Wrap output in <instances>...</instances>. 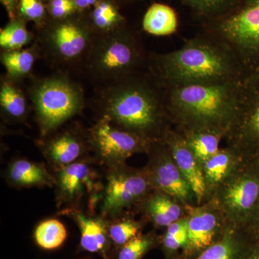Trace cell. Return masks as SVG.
I'll use <instances>...</instances> for the list:
<instances>
[{"label":"cell","mask_w":259,"mask_h":259,"mask_svg":"<svg viewBox=\"0 0 259 259\" xmlns=\"http://www.w3.org/2000/svg\"><path fill=\"white\" fill-rule=\"evenodd\" d=\"M161 237L156 233L139 234L119 248L116 259H141L160 245Z\"/></svg>","instance_id":"obj_31"},{"label":"cell","mask_w":259,"mask_h":259,"mask_svg":"<svg viewBox=\"0 0 259 259\" xmlns=\"http://www.w3.org/2000/svg\"><path fill=\"white\" fill-rule=\"evenodd\" d=\"M78 9L83 10L93 8L97 4L98 0H74Z\"/></svg>","instance_id":"obj_37"},{"label":"cell","mask_w":259,"mask_h":259,"mask_svg":"<svg viewBox=\"0 0 259 259\" xmlns=\"http://www.w3.org/2000/svg\"><path fill=\"white\" fill-rule=\"evenodd\" d=\"M254 241L245 228L226 222L221 238L194 259H245Z\"/></svg>","instance_id":"obj_18"},{"label":"cell","mask_w":259,"mask_h":259,"mask_svg":"<svg viewBox=\"0 0 259 259\" xmlns=\"http://www.w3.org/2000/svg\"><path fill=\"white\" fill-rule=\"evenodd\" d=\"M148 70L162 88L241 81L244 70L222 42L203 31L177 50L148 56Z\"/></svg>","instance_id":"obj_2"},{"label":"cell","mask_w":259,"mask_h":259,"mask_svg":"<svg viewBox=\"0 0 259 259\" xmlns=\"http://www.w3.org/2000/svg\"><path fill=\"white\" fill-rule=\"evenodd\" d=\"M37 29L35 41L42 57L51 66L66 73L83 67L96 37L89 20L74 15L63 20L51 19Z\"/></svg>","instance_id":"obj_6"},{"label":"cell","mask_w":259,"mask_h":259,"mask_svg":"<svg viewBox=\"0 0 259 259\" xmlns=\"http://www.w3.org/2000/svg\"><path fill=\"white\" fill-rule=\"evenodd\" d=\"M38 146L49 166L55 171L89 157L88 153L92 151L88 129L79 125L60 127L41 138Z\"/></svg>","instance_id":"obj_14"},{"label":"cell","mask_w":259,"mask_h":259,"mask_svg":"<svg viewBox=\"0 0 259 259\" xmlns=\"http://www.w3.org/2000/svg\"><path fill=\"white\" fill-rule=\"evenodd\" d=\"M143 29L155 36H167L178 30L179 19L176 11L168 5L154 3L145 13Z\"/></svg>","instance_id":"obj_24"},{"label":"cell","mask_w":259,"mask_h":259,"mask_svg":"<svg viewBox=\"0 0 259 259\" xmlns=\"http://www.w3.org/2000/svg\"><path fill=\"white\" fill-rule=\"evenodd\" d=\"M242 161L213 196L226 222L245 228L259 202V165Z\"/></svg>","instance_id":"obj_8"},{"label":"cell","mask_w":259,"mask_h":259,"mask_svg":"<svg viewBox=\"0 0 259 259\" xmlns=\"http://www.w3.org/2000/svg\"><path fill=\"white\" fill-rule=\"evenodd\" d=\"M141 223L131 219L115 218L108 221V233L112 245L117 250L122 245L141 233Z\"/></svg>","instance_id":"obj_32"},{"label":"cell","mask_w":259,"mask_h":259,"mask_svg":"<svg viewBox=\"0 0 259 259\" xmlns=\"http://www.w3.org/2000/svg\"><path fill=\"white\" fill-rule=\"evenodd\" d=\"M202 30L232 51L246 76L259 59V0H241L226 14L203 22Z\"/></svg>","instance_id":"obj_7"},{"label":"cell","mask_w":259,"mask_h":259,"mask_svg":"<svg viewBox=\"0 0 259 259\" xmlns=\"http://www.w3.org/2000/svg\"><path fill=\"white\" fill-rule=\"evenodd\" d=\"M177 201L164 192L153 190L141 203L145 214L155 226L166 228L182 217V207Z\"/></svg>","instance_id":"obj_21"},{"label":"cell","mask_w":259,"mask_h":259,"mask_svg":"<svg viewBox=\"0 0 259 259\" xmlns=\"http://www.w3.org/2000/svg\"><path fill=\"white\" fill-rule=\"evenodd\" d=\"M67 238L66 227L61 221L49 219L39 223L34 231L35 243L44 250H55Z\"/></svg>","instance_id":"obj_29"},{"label":"cell","mask_w":259,"mask_h":259,"mask_svg":"<svg viewBox=\"0 0 259 259\" xmlns=\"http://www.w3.org/2000/svg\"><path fill=\"white\" fill-rule=\"evenodd\" d=\"M28 95L22 90L20 83L1 76L0 81V109L5 120L13 123H22L26 120L30 105Z\"/></svg>","instance_id":"obj_20"},{"label":"cell","mask_w":259,"mask_h":259,"mask_svg":"<svg viewBox=\"0 0 259 259\" xmlns=\"http://www.w3.org/2000/svg\"><path fill=\"white\" fill-rule=\"evenodd\" d=\"M245 259H259V239L255 240Z\"/></svg>","instance_id":"obj_38"},{"label":"cell","mask_w":259,"mask_h":259,"mask_svg":"<svg viewBox=\"0 0 259 259\" xmlns=\"http://www.w3.org/2000/svg\"><path fill=\"white\" fill-rule=\"evenodd\" d=\"M40 138L55 132L68 120L81 113L85 105L84 92L68 73L32 79L28 90Z\"/></svg>","instance_id":"obj_5"},{"label":"cell","mask_w":259,"mask_h":259,"mask_svg":"<svg viewBox=\"0 0 259 259\" xmlns=\"http://www.w3.org/2000/svg\"><path fill=\"white\" fill-rule=\"evenodd\" d=\"M181 133L201 166L221 149L220 143L226 137L223 133L206 130Z\"/></svg>","instance_id":"obj_26"},{"label":"cell","mask_w":259,"mask_h":259,"mask_svg":"<svg viewBox=\"0 0 259 259\" xmlns=\"http://www.w3.org/2000/svg\"><path fill=\"white\" fill-rule=\"evenodd\" d=\"M90 25L96 35L125 28V20L114 0H98L90 15Z\"/></svg>","instance_id":"obj_25"},{"label":"cell","mask_w":259,"mask_h":259,"mask_svg":"<svg viewBox=\"0 0 259 259\" xmlns=\"http://www.w3.org/2000/svg\"></svg>","instance_id":"obj_40"},{"label":"cell","mask_w":259,"mask_h":259,"mask_svg":"<svg viewBox=\"0 0 259 259\" xmlns=\"http://www.w3.org/2000/svg\"><path fill=\"white\" fill-rule=\"evenodd\" d=\"M93 104L98 117L151 143L171 128L163 88L147 69L117 82L97 88Z\"/></svg>","instance_id":"obj_1"},{"label":"cell","mask_w":259,"mask_h":259,"mask_svg":"<svg viewBox=\"0 0 259 259\" xmlns=\"http://www.w3.org/2000/svg\"><path fill=\"white\" fill-rule=\"evenodd\" d=\"M242 81L163 88L171 123L180 132L206 130L226 136L236 114Z\"/></svg>","instance_id":"obj_3"},{"label":"cell","mask_w":259,"mask_h":259,"mask_svg":"<svg viewBox=\"0 0 259 259\" xmlns=\"http://www.w3.org/2000/svg\"><path fill=\"white\" fill-rule=\"evenodd\" d=\"M225 139L241 157L259 161V89L250 76L241 81L236 114Z\"/></svg>","instance_id":"obj_10"},{"label":"cell","mask_w":259,"mask_h":259,"mask_svg":"<svg viewBox=\"0 0 259 259\" xmlns=\"http://www.w3.org/2000/svg\"><path fill=\"white\" fill-rule=\"evenodd\" d=\"M188 219V239L185 249L178 259H194L204 249L208 248L222 236L226 221H223L222 213L209 207H192Z\"/></svg>","instance_id":"obj_15"},{"label":"cell","mask_w":259,"mask_h":259,"mask_svg":"<svg viewBox=\"0 0 259 259\" xmlns=\"http://www.w3.org/2000/svg\"><path fill=\"white\" fill-rule=\"evenodd\" d=\"M166 228L160 241L163 254L166 259H178V252L185 249L188 239V219L180 218Z\"/></svg>","instance_id":"obj_28"},{"label":"cell","mask_w":259,"mask_h":259,"mask_svg":"<svg viewBox=\"0 0 259 259\" xmlns=\"http://www.w3.org/2000/svg\"><path fill=\"white\" fill-rule=\"evenodd\" d=\"M78 10L74 0H50L47 6L48 13L54 20L70 18Z\"/></svg>","instance_id":"obj_34"},{"label":"cell","mask_w":259,"mask_h":259,"mask_svg":"<svg viewBox=\"0 0 259 259\" xmlns=\"http://www.w3.org/2000/svg\"><path fill=\"white\" fill-rule=\"evenodd\" d=\"M61 213L67 214L77 225L81 234L80 245L83 250L99 253L103 259H110L112 243L109 236L108 221L102 217H90L79 209H67Z\"/></svg>","instance_id":"obj_17"},{"label":"cell","mask_w":259,"mask_h":259,"mask_svg":"<svg viewBox=\"0 0 259 259\" xmlns=\"http://www.w3.org/2000/svg\"><path fill=\"white\" fill-rule=\"evenodd\" d=\"M202 20L218 18L233 9L241 0H180Z\"/></svg>","instance_id":"obj_30"},{"label":"cell","mask_w":259,"mask_h":259,"mask_svg":"<svg viewBox=\"0 0 259 259\" xmlns=\"http://www.w3.org/2000/svg\"><path fill=\"white\" fill-rule=\"evenodd\" d=\"M241 156L230 147L220 149L202 166L207 197L214 195L241 160Z\"/></svg>","instance_id":"obj_22"},{"label":"cell","mask_w":259,"mask_h":259,"mask_svg":"<svg viewBox=\"0 0 259 259\" xmlns=\"http://www.w3.org/2000/svg\"><path fill=\"white\" fill-rule=\"evenodd\" d=\"M105 182L100 197L101 217L115 219L125 209L141 203L153 190L146 168H131L125 163L106 167Z\"/></svg>","instance_id":"obj_9"},{"label":"cell","mask_w":259,"mask_h":259,"mask_svg":"<svg viewBox=\"0 0 259 259\" xmlns=\"http://www.w3.org/2000/svg\"><path fill=\"white\" fill-rule=\"evenodd\" d=\"M88 132L95 159L106 167L125 163L126 159L136 153H148L153 144L121 128L106 117H98Z\"/></svg>","instance_id":"obj_11"},{"label":"cell","mask_w":259,"mask_h":259,"mask_svg":"<svg viewBox=\"0 0 259 259\" xmlns=\"http://www.w3.org/2000/svg\"><path fill=\"white\" fill-rule=\"evenodd\" d=\"M147 154L149 162L145 168L153 190L168 194L187 207L197 203L193 191L163 140L153 143Z\"/></svg>","instance_id":"obj_13"},{"label":"cell","mask_w":259,"mask_h":259,"mask_svg":"<svg viewBox=\"0 0 259 259\" xmlns=\"http://www.w3.org/2000/svg\"><path fill=\"white\" fill-rule=\"evenodd\" d=\"M95 160L83 158L56 171L54 186L58 208H62L61 211L78 209L85 197H90L91 209L100 201L104 183L93 166Z\"/></svg>","instance_id":"obj_12"},{"label":"cell","mask_w":259,"mask_h":259,"mask_svg":"<svg viewBox=\"0 0 259 259\" xmlns=\"http://www.w3.org/2000/svg\"><path fill=\"white\" fill-rule=\"evenodd\" d=\"M42 57L41 50L36 41L20 50L1 51L0 61L4 66L9 79L21 83L31 76L34 65Z\"/></svg>","instance_id":"obj_23"},{"label":"cell","mask_w":259,"mask_h":259,"mask_svg":"<svg viewBox=\"0 0 259 259\" xmlns=\"http://www.w3.org/2000/svg\"><path fill=\"white\" fill-rule=\"evenodd\" d=\"M117 1H118V0H117ZM119 1H120V2H131V1H135V0H119Z\"/></svg>","instance_id":"obj_39"},{"label":"cell","mask_w":259,"mask_h":259,"mask_svg":"<svg viewBox=\"0 0 259 259\" xmlns=\"http://www.w3.org/2000/svg\"><path fill=\"white\" fill-rule=\"evenodd\" d=\"M47 10L42 0H19L17 17L34 22L38 28L46 22Z\"/></svg>","instance_id":"obj_33"},{"label":"cell","mask_w":259,"mask_h":259,"mask_svg":"<svg viewBox=\"0 0 259 259\" xmlns=\"http://www.w3.org/2000/svg\"><path fill=\"white\" fill-rule=\"evenodd\" d=\"M6 180L16 188L54 186V177L42 163L18 158L12 161L6 171Z\"/></svg>","instance_id":"obj_19"},{"label":"cell","mask_w":259,"mask_h":259,"mask_svg":"<svg viewBox=\"0 0 259 259\" xmlns=\"http://www.w3.org/2000/svg\"><path fill=\"white\" fill-rule=\"evenodd\" d=\"M245 228L253 239H259V202Z\"/></svg>","instance_id":"obj_35"},{"label":"cell","mask_w":259,"mask_h":259,"mask_svg":"<svg viewBox=\"0 0 259 259\" xmlns=\"http://www.w3.org/2000/svg\"><path fill=\"white\" fill-rule=\"evenodd\" d=\"M35 37L29 31L25 20L15 18L10 20L0 30L1 51H15L25 49L35 42Z\"/></svg>","instance_id":"obj_27"},{"label":"cell","mask_w":259,"mask_h":259,"mask_svg":"<svg viewBox=\"0 0 259 259\" xmlns=\"http://www.w3.org/2000/svg\"><path fill=\"white\" fill-rule=\"evenodd\" d=\"M5 7L10 20L17 18V9H18L19 0H0Z\"/></svg>","instance_id":"obj_36"},{"label":"cell","mask_w":259,"mask_h":259,"mask_svg":"<svg viewBox=\"0 0 259 259\" xmlns=\"http://www.w3.org/2000/svg\"><path fill=\"white\" fill-rule=\"evenodd\" d=\"M148 59L139 37L124 28L96 35L83 67L89 78L100 88L147 69Z\"/></svg>","instance_id":"obj_4"},{"label":"cell","mask_w":259,"mask_h":259,"mask_svg":"<svg viewBox=\"0 0 259 259\" xmlns=\"http://www.w3.org/2000/svg\"><path fill=\"white\" fill-rule=\"evenodd\" d=\"M163 141L193 191L196 202L200 204L207 197L203 171L187 144L185 136L178 130L171 127L167 131Z\"/></svg>","instance_id":"obj_16"}]
</instances>
